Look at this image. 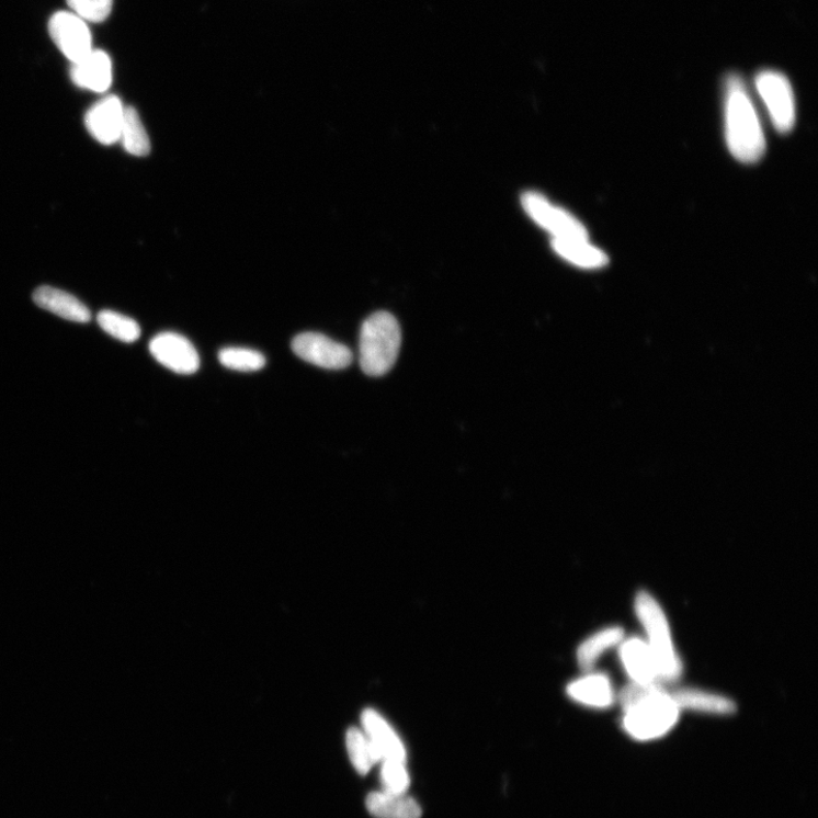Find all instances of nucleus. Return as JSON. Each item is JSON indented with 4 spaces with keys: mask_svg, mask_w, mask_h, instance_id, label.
<instances>
[{
    "mask_svg": "<svg viewBox=\"0 0 818 818\" xmlns=\"http://www.w3.org/2000/svg\"><path fill=\"white\" fill-rule=\"evenodd\" d=\"M669 695L680 711L689 709L714 715H729L736 712V704L731 700L698 689H679L669 691Z\"/></svg>",
    "mask_w": 818,
    "mask_h": 818,
    "instance_id": "dca6fc26",
    "label": "nucleus"
},
{
    "mask_svg": "<svg viewBox=\"0 0 818 818\" xmlns=\"http://www.w3.org/2000/svg\"><path fill=\"white\" fill-rule=\"evenodd\" d=\"M123 148L134 156H147L150 140L136 109L125 107L120 140Z\"/></svg>",
    "mask_w": 818,
    "mask_h": 818,
    "instance_id": "aec40b11",
    "label": "nucleus"
},
{
    "mask_svg": "<svg viewBox=\"0 0 818 818\" xmlns=\"http://www.w3.org/2000/svg\"><path fill=\"white\" fill-rule=\"evenodd\" d=\"M98 322L107 334L122 342L133 343L141 334L140 327L135 320L111 309L102 310Z\"/></svg>",
    "mask_w": 818,
    "mask_h": 818,
    "instance_id": "4be33fe9",
    "label": "nucleus"
},
{
    "mask_svg": "<svg viewBox=\"0 0 818 818\" xmlns=\"http://www.w3.org/2000/svg\"><path fill=\"white\" fill-rule=\"evenodd\" d=\"M48 30L57 48L72 65L93 49L87 22L72 12L54 14L49 21Z\"/></svg>",
    "mask_w": 818,
    "mask_h": 818,
    "instance_id": "6e6552de",
    "label": "nucleus"
},
{
    "mask_svg": "<svg viewBox=\"0 0 818 818\" xmlns=\"http://www.w3.org/2000/svg\"><path fill=\"white\" fill-rule=\"evenodd\" d=\"M624 637L622 627H607L588 638L578 649V663L583 671H591L597 660L609 649L618 645Z\"/></svg>",
    "mask_w": 818,
    "mask_h": 818,
    "instance_id": "6ab92c4d",
    "label": "nucleus"
},
{
    "mask_svg": "<svg viewBox=\"0 0 818 818\" xmlns=\"http://www.w3.org/2000/svg\"><path fill=\"white\" fill-rule=\"evenodd\" d=\"M34 302L41 308L71 322L88 323L91 320V313L82 302L57 288L48 286L38 288L34 293Z\"/></svg>",
    "mask_w": 818,
    "mask_h": 818,
    "instance_id": "4468645a",
    "label": "nucleus"
},
{
    "mask_svg": "<svg viewBox=\"0 0 818 818\" xmlns=\"http://www.w3.org/2000/svg\"><path fill=\"white\" fill-rule=\"evenodd\" d=\"M525 213L552 238L589 239L587 228L568 211L553 205L537 192H526L521 198Z\"/></svg>",
    "mask_w": 818,
    "mask_h": 818,
    "instance_id": "423d86ee",
    "label": "nucleus"
},
{
    "mask_svg": "<svg viewBox=\"0 0 818 818\" xmlns=\"http://www.w3.org/2000/svg\"><path fill=\"white\" fill-rule=\"evenodd\" d=\"M362 723L363 731L379 757L380 763L385 761L406 762V749L402 741L379 713L373 709L365 711Z\"/></svg>",
    "mask_w": 818,
    "mask_h": 818,
    "instance_id": "9b49d317",
    "label": "nucleus"
},
{
    "mask_svg": "<svg viewBox=\"0 0 818 818\" xmlns=\"http://www.w3.org/2000/svg\"><path fill=\"white\" fill-rule=\"evenodd\" d=\"M552 247L559 258L580 269L598 270L610 262L605 251L589 239L552 238Z\"/></svg>",
    "mask_w": 818,
    "mask_h": 818,
    "instance_id": "2eb2a0df",
    "label": "nucleus"
},
{
    "mask_svg": "<svg viewBox=\"0 0 818 818\" xmlns=\"http://www.w3.org/2000/svg\"><path fill=\"white\" fill-rule=\"evenodd\" d=\"M71 78L76 86L83 89L94 92L109 90L113 80L111 57L103 50L92 49L72 65Z\"/></svg>",
    "mask_w": 818,
    "mask_h": 818,
    "instance_id": "f8f14e48",
    "label": "nucleus"
},
{
    "mask_svg": "<svg viewBox=\"0 0 818 818\" xmlns=\"http://www.w3.org/2000/svg\"><path fill=\"white\" fill-rule=\"evenodd\" d=\"M725 121L727 145L741 163L762 160L766 150L765 135L747 87L738 75H730L725 88Z\"/></svg>",
    "mask_w": 818,
    "mask_h": 818,
    "instance_id": "f03ea898",
    "label": "nucleus"
},
{
    "mask_svg": "<svg viewBox=\"0 0 818 818\" xmlns=\"http://www.w3.org/2000/svg\"><path fill=\"white\" fill-rule=\"evenodd\" d=\"M345 741H348L352 764L360 774H367L376 763H380L379 757L364 731L357 728L350 729Z\"/></svg>",
    "mask_w": 818,
    "mask_h": 818,
    "instance_id": "412c9836",
    "label": "nucleus"
},
{
    "mask_svg": "<svg viewBox=\"0 0 818 818\" xmlns=\"http://www.w3.org/2000/svg\"><path fill=\"white\" fill-rule=\"evenodd\" d=\"M754 83L775 130L780 134L791 133L796 123V100L788 78L780 72L765 70L758 75Z\"/></svg>",
    "mask_w": 818,
    "mask_h": 818,
    "instance_id": "39448f33",
    "label": "nucleus"
},
{
    "mask_svg": "<svg viewBox=\"0 0 818 818\" xmlns=\"http://www.w3.org/2000/svg\"><path fill=\"white\" fill-rule=\"evenodd\" d=\"M368 811L377 818H420V805L406 794L372 793L366 799Z\"/></svg>",
    "mask_w": 818,
    "mask_h": 818,
    "instance_id": "a211bd4d",
    "label": "nucleus"
},
{
    "mask_svg": "<svg viewBox=\"0 0 818 818\" xmlns=\"http://www.w3.org/2000/svg\"><path fill=\"white\" fill-rule=\"evenodd\" d=\"M620 703L625 713V731L640 741L666 736L674 728L680 715L669 691L659 684L633 682L621 691Z\"/></svg>",
    "mask_w": 818,
    "mask_h": 818,
    "instance_id": "f257e3e1",
    "label": "nucleus"
},
{
    "mask_svg": "<svg viewBox=\"0 0 818 818\" xmlns=\"http://www.w3.org/2000/svg\"><path fill=\"white\" fill-rule=\"evenodd\" d=\"M125 107L116 96H109L94 104L86 114L84 123L89 134L103 145L120 140Z\"/></svg>",
    "mask_w": 818,
    "mask_h": 818,
    "instance_id": "9d476101",
    "label": "nucleus"
},
{
    "mask_svg": "<svg viewBox=\"0 0 818 818\" xmlns=\"http://www.w3.org/2000/svg\"><path fill=\"white\" fill-rule=\"evenodd\" d=\"M114 0H68L72 13L91 23L104 22L111 14Z\"/></svg>",
    "mask_w": 818,
    "mask_h": 818,
    "instance_id": "b1692460",
    "label": "nucleus"
},
{
    "mask_svg": "<svg viewBox=\"0 0 818 818\" xmlns=\"http://www.w3.org/2000/svg\"><path fill=\"white\" fill-rule=\"evenodd\" d=\"M292 348L303 361L327 370H342L353 362V353L348 345L317 332L298 334Z\"/></svg>",
    "mask_w": 818,
    "mask_h": 818,
    "instance_id": "0eeeda50",
    "label": "nucleus"
},
{
    "mask_svg": "<svg viewBox=\"0 0 818 818\" xmlns=\"http://www.w3.org/2000/svg\"><path fill=\"white\" fill-rule=\"evenodd\" d=\"M218 360L227 368L239 372H257L265 366V357L260 352L248 349H225Z\"/></svg>",
    "mask_w": 818,
    "mask_h": 818,
    "instance_id": "5701e85b",
    "label": "nucleus"
},
{
    "mask_svg": "<svg viewBox=\"0 0 818 818\" xmlns=\"http://www.w3.org/2000/svg\"><path fill=\"white\" fill-rule=\"evenodd\" d=\"M569 696L586 706L607 708L614 703V690L607 675L589 674L568 686Z\"/></svg>",
    "mask_w": 818,
    "mask_h": 818,
    "instance_id": "f3484780",
    "label": "nucleus"
},
{
    "mask_svg": "<svg viewBox=\"0 0 818 818\" xmlns=\"http://www.w3.org/2000/svg\"><path fill=\"white\" fill-rule=\"evenodd\" d=\"M636 613L645 628L648 638L646 643L655 658L660 681L678 680L682 674V664L663 609L652 595L641 591L636 598Z\"/></svg>",
    "mask_w": 818,
    "mask_h": 818,
    "instance_id": "20e7f679",
    "label": "nucleus"
},
{
    "mask_svg": "<svg viewBox=\"0 0 818 818\" xmlns=\"http://www.w3.org/2000/svg\"><path fill=\"white\" fill-rule=\"evenodd\" d=\"M401 343L400 327L388 311H376L363 323L360 364L365 374L382 376L395 365Z\"/></svg>",
    "mask_w": 818,
    "mask_h": 818,
    "instance_id": "7ed1b4c3",
    "label": "nucleus"
},
{
    "mask_svg": "<svg viewBox=\"0 0 818 818\" xmlns=\"http://www.w3.org/2000/svg\"><path fill=\"white\" fill-rule=\"evenodd\" d=\"M382 782L384 791L394 794H406L409 783V774L406 762L385 761L382 769Z\"/></svg>",
    "mask_w": 818,
    "mask_h": 818,
    "instance_id": "393cba45",
    "label": "nucleus"
},
{
    "mask_svg": "<svg viewBox=\"0 0 818 818\" xmlns=\"http://www.w3.org/2000/svg\"><path fill=\"white\" fill-rule=\"evenodd\" d=\"M620 652L623 667L633 682L659 684L657 664L646 641L638 638L628 639L622 644Z\"/></svg>",
    "mask_w": 818,
    "mask_h": 818,
    "instance_id": "ddd939ff",
    "label": "nucleus"
},
{
    "mask_svg": "<svg viewBox=\"0 0 818 818\" xmlns=\"http://www.w3.org/2000/svg\"><path fill=\"white\" fill-rule=\"evenodd\" d=\"M149 351L157 362L178 374H193L201 365L194 344L174 332L154 337L149 343Z\"/></svg>",
    "mask_w": 818,
    "mask_h": 818,
    "instance_id": "1a4fd4ad",
    "label": "nucleus"
}]
</instances>
